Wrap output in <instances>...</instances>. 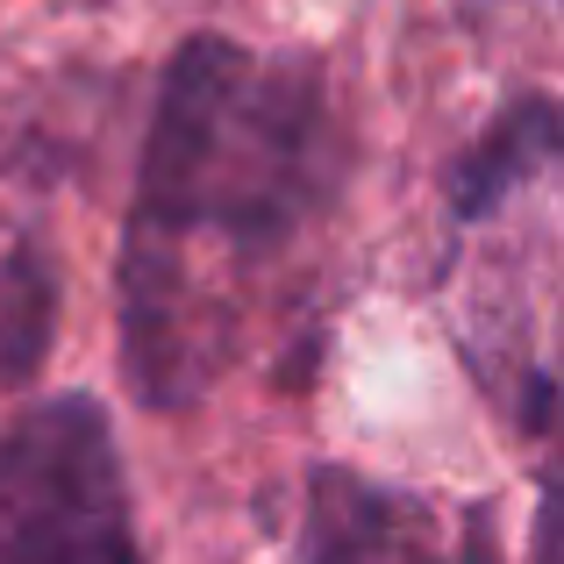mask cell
<instances>
[{
  "label": "cell",
  "mask_w": 564,
  "mask_h": 564,
  "mask_svg": "<svg viewBox=\"0 0 564 564\" xmlns=\"http://www.w3.org/2000/svg\"><path fill=\"white\" fill-rule=\"evenodd\" d=\"M307 564H457L443 529L408 494L358 479V471H315L307 508ZM486 564V557H471Z\"/></svg>",
  "instance_id": "obj_3"
},
{
  "label": "cell",
  "mask_w": 564,
  "mask_h": 564,
  "mask_svg": "<svg viewBox=\"0 0 564 564\" xmlns=\"http://www.w3.org/2000/svg\"><path fill=\"white\" fill-rule=\"evenodd\" d=\"M0 564H137L108 414L43 400L0 436Z\"/></svg>",
  "instance_id": "obj_2"
},
{
  "label": "cell",
  "mask_w": 564,
  "mask_h": 564,
  "mask_svg": "<svg viewBox=\"0 0 564 564\" xmlns=\"http://www.w3.org/2000/svg\"><path fill=\"white\" fill-rule=\"evenodd\" d=\"M551 151H557V122H551V108H543V100H529L522 115H508V122H500L494 137H486L479 151L457 165V180H451L457 207H465V215L500 207L536 165H551Z\"/></svg>",
  "instance_id": "obj_4"
},
{
  "label": "cell",
  "mask_w": 564,
  "mask_h": 564,
  "mask_svg": "<svg viewBox=\"0 0 564 564\" xmlns=\"http://www.w3.org/2000/svg\"><path fill=\"white\" fill-rule=\"evenodd\" d=\"M329 186V115L307 72L258 65L221 36H193L165 72L129 221L137 258H180L215 236L272 250Z\"/></svg>",
  "instance_id": "obj_1"
},
{
  "label": "cell",
  "mask_w": 564,
  "mask_h": 564,
  "mask_svg": "<svg viewBox=\"0 0 564 564\" xmlns=\"http://www.w3.org/2000/svg\"><path fill=\"white\" fill-rule=\"evenodd\" d=\"M43 344H51V272L29 250H14L8 279H0V372L29 379Z\"/></svg>",
  "instance_id": "obj_5"
}]
</instances>
